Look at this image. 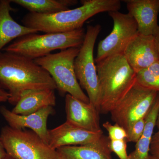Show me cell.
<instances>
[{"mask_svg": "<svg viewBox=\"0 0 159 159\" xmlns=\"http://www.w3.org/2000/svg\"><path fill=\"white\" fill-rule=\"evenodd\" d=\"M81 6L50 14L29 12L24 16L23 25L45 33L68 32L81 29L89 19L99 13L119 11L120 0H83Z\"/></svg>", "mask_w": 159, "mask_h": 159, "instance_id": "obj_2", "label": "cell"}, {"mask_svg": "<svg viewBox=\"0 0 159 159\" xmlns=\"http://www.w3.org/2000/svg\"><path fill=\"white\" fill-rule=\"evenodd\" d=\"M156 126L158 130L159 131V112L158 114L157 118L156 125Z\"/></svg>", "mask_w": 159, "mask_h": 159, "instance_id": "obj_28", "label": "cell"}, {"mask_svg": "<svg viewBox=\"0 0 159 159\" xmlns=\"http://www.w3.org/2000/svg\"><path fill=\"white\" fill-rule=\"evenodd\" d=\"M7 156L8 155L3 146L2 139L0 137V159H5Z\"/></svg>", "mask_w": 159, "mask_h": 159, "instance_id": "obj_26", "label": "cell"}, {"mask_svg": "<svg viewBox=\"0 0 159 159\" xmlns=\"http://www.w3.org/2000/svg\"><path fill=\"white\" fill-rule=\"evenodd\" d=\"M0 87L9 93L8 102L13 105L27 91L57 89L51 75L33 60L4 51L0 53Z\"/></svg>", "mask_w": 159, "mask_h": 159, "instance_id": "obj_1", "label": "cell"}, {"mask_svg": "<svg viewBox=\"0 0 159 159\" xmlns=\"http://www.w3.org/2000/svg\"><path fill=\"white\" fill-rule=\"evenodd\" d=\"M157 159L155 157H154L153 156H152L151 155L150 156V157H149V159Z\"/></svg>", "mask_w": 159, "mask_h": 159, "instance_id": "obj_29", "label": "cell"}, {"mask_svg": "<svg viewBox=\"0 0 159 159\" xmlns=\"http://www.w3.org/2000/svg\"><path fill=\"white\" fill-rule=\"evenodd\" d=\"M5 159H14L10 157H9L8 156H7V157H6V158H5Z\"/></svg>", "mask_w": 159, "mask_h": 159, "instance_id": "obj_30", "label": "cell"}, {"mask_svg": "<svg viewBox=\"0 0 159 159\" xmlns=\"http://www.w3.org/2000/svg\"><path fill=\"white\" fill-rule=\"evenodd\" d=\"M128 13L138 25V32L145 35H154L159 25V0H125Z\"/></svg>", "mask_w": 159, "mask_h": 159, "instance_id": "obj_14", "label": "cell"}, {"mask_svg": "<svg viewBox=\"0 0 159 159\" xmlns=\"http://www.w3.org/2000/svg\"><path fill=\"white\" fill-rule=\"evenodd\" d=\"M102 126L107 131L110 140H126L127 135L126 130L118 124L112 125L109 122H106Z\"/></svg>", "mask_w": 159, "mask_h": 159, "instance_id": "obj_21", "label": "cell"}, {"mask_svg": "<svg viewBox=\"0 0 159 159\" xmlns=\"http://www.w3.org/2000/svg\"><path fill=\"white\" fill-rule=\"evenodd\" d=\"M103 132H93L66 122L49 130L48 145L55 149L66 146L89 145L97 142Z\"/></svg>", "mask_w": 159, "mask_h": 159, "instance_id": "obj_12", "label": "cell"}, {"mask_svg": "<svg viewBox=\"0 0 159 159\" xmlns=\"http://www.w3.org/2000/svg\"><path fill=\"white\" fill-rule=\"evenodd\" d=\"M100 113H109L136 82V73L123 54L96 63Z\"/></svg>", "mask_w": 159, "mask_h": 159, "instance_id": "obj_3", "label": "cell"}, {"mask_svg": "<svg viewBox=\"0 0 159 159\" xmlns=\"http://www.w3.org/2000/svg\"><path fill=\"white\" fill-rule=\"evenodd\" d=\"M109 139L103 136L89 145L66 146L56 149L59 159H112Z\"/></svg>", "mask_w": 159, "mask_h": 159, "instance_id": "obj_15", "label": "cell"}, {"mask_svg": "<svg viewBox=\"0 0 159 159\" xmlns=\"http://www.w3.org/2000/svg\"><path fill=\"white\" fill-rule=\"evenodd\" d=\"M29 10V12L50 14L68 10L78 3L77 0H10Z\"/></svg>", "mask_w": 159, "mask_h": 159, "instance_id": "obj_19", "label": "cell"}, {"mask_svg": "<svg viewBox=\"0 0 159 159\" xmlns=\"http://www.w3.org/2000/svg\"><path fill=\"white\" fill-rule=\"evenodd\" d=\"M79 50L78 48H70L34 61L51 75L61 95L70 94L83 102L89 103V97L80 85L74 70V60Z\"/></svg>", "mask_w": 159, "mask_h": 159, "instance_id": "obj_5", "label": "cell"}, {"mask_svg": "<svg viewBox=\"0 0 159 159\" xmlns=\"http://www.w3.org/2000/svg\"><path fill=\"white\" fill-rule=\"evenodd\" d=\"M85 34L83 28L61 33H31L15 40L5 47L2 51L34 60L51 54L55 50L80 48L84 41Z\"/></svg>", "mask_w": 159, "mask_h": 159, "instance_id": "obj_4", "label": "cell"}, {"mask_svg": "<svg viewBox=\"0 0 159 159\" xmlns=\"http://www.w3.org/2000/svg\"><path fill=\"white\" fill-rule=\"evenodd\" d=\"M129 65L136 73L147 68L159 61V53L153 35L138 32L123 53Z\"/></svg>", "mask_w": 159, "mask_h": 159, "instance_id": "obj_10", "label": "cell"}, {"mask_svg": "<svg viewBox=\"0 0 159 159\" xmlns=\"http://www.w3.org/2000/svg\"><path fill=\"white\" fill-rule=\"evenodd\" d=\"M159 112V93L153 105L145 118V127L142 137L136 143L134 150L129 155L128 159H149L151 144Z\"/></svg>", "mask_w": 159, "mask_h": 159, "instance_id": "obj_18", "label": "cell"}, {"mask_svg": "<svg viewBox=\"0 0 159 159\" xmlns=\"http://www.w3.org/2000/svg\"><path fill=\"white\" fill-rule=\"evenodd\" d=\"M153 36H154L156 43L157 48L159 53V26L158 27L157 29L155 32Z\"/></svg>", "mask_w": 159, "mask_h": 159, "instance_id": "obj_27", "label": "cell"}, {"mask_svg": "<svg viewBox=\"0 0 159 159\" xmlns=\"http://www.w3.org/2000/svg\"><path fill=\"white\" fill-rule=\"evenodd\" d=\"M10 0L0 1V53L9 43L27 34L38 33L34 29L20 25L11 17L13 11Z\"/></svg>", "mask_w": 159, "mask_h": 159, "instance_id": "obj_16", "label": "cell"}, {"mask_svg": "<svg viewBox=\"0 0 159 159\" xmlns=\"http://www.w3.org/2000/svg\"><path fill=\"white\" fill-rule=\"evenodd\" d=\"M108 13L113 22V28L110 34L98 44L96 63L111 56L123 54L130 41L138 33L136 22L129 13L119 11Z\"/></svg>", "mask_w": 159, "mask_h": 159, "instance_id": "obj_9", "label": "cell"}, {"mask_svg": "<svg viewBox=\"0 0 159 159\" xmlns=\"http://www.w3.org/2000/svg\"><path fill=\"white\" fill-rule=\"evenodd\" d=\"M55 90L51 89L32 90L23 94L11 110L17 115H29L48 107L56 105Z\"/></svg>", "mask_w": 159, "mask_h": 159, "instance_id": "obj_17", "label": "cell"}, {"mask_svg": "<svg viewBox=\"0 0 159 159\" xmlns=\"http://www.w3.org/2000/svg\"><path fill=\"white\" fill-rule=\"evenodd\" d=\"M101 30L99 24L87 27L84 41L74 62L75 74L80 85L86 92L90 102L99 111V83L94 49Z\"/></svg>", "mask_w": 159, "mask_h": 159, "instance_id": "obj_7", "label": "cell"}, {"mask_svg": "<svg viewBox=\"0 0 159 159\" xmlns=\"http://www.w3.org/2000/svg\"><path fill=\"white\" fill-rule=\"evenodd\" d=\"M126 140H110L109 146L111 152H114L119 159H128Z\"/></svg>", "mask_w": 159, "mask_h": 159, "instance_id": "obj_23", "label": "cell"}, {"mask_svg": "<svg viewBox=\"0 0 159 159\" xmlns=\"http://www.w3.org/2000/svg\"><path fill=\"white\" fill-rule=\"evenodd\" d=\"M150 154L159 159V131L154 134L151 144Z\"/></svg>", "mask_w": 159, "mask_h": 159, "instance_id": "obj_24", "label": "cell"}, {"mask_svg": "<svg viewBox=\"0 0 159 159\" xmlns=\"http://www.w3.org/2000/svg\"><path fill=\"white\" fill-rule=\"evenodd\" d=\"M0 113L11 128L17 129L29 128L48 145L47 122L49 116L55 113L53 107H48L36 112L23 116L15 114L5 107L2 106Z\"/></svg>", "mask_w": 159, "mask_h": 159, "instance_id": "obj_11", "label": "cell"}, {"mask_svg": "<svg viewBox=\"0 0 159 159\" xmlns=\"http://www.w3.org/2000/svg\"><path fill=\"white\" fill-rule=\"evenodd\" d=\"M8 156L14 159H59L51 148L31 130L17 129L6 126L0 135Z\"/></svg>", "mask_w": 159, "mask_h": 159, "instance_id": "obj_6", "label": "cell"}, {"mask_svg": "<svg viewBox=\"0 0 159 159\" xmlns=\"http://www.w3.org/2000/svg\"><path fill=\"white\" fill-rule=\"evenodd\" d=\"M65 103L66 122L90 131H102L100 113L90 102H83L70 94H66Z\"/></svg>", "mask_w": 159, "mask_h": 159, "instance_id": "obj_13", "label": "cell"}, {"mask_svg": "<svg viewBox=\"0 0 159 159\" xmlns=\"http://www.w3.org/2000/svg\"><path fill=\"white\" fill-rule=\"evenodd\" d=\"M145 118H144L137 121L132 125L126 131L127 142L136 143L142 137L145 129Z\"/></svg>", "mask_w": 159, "mask_h": 159, "instance_id": "obj_22", "label": "cell"}, {"mask_svg": "<svg viewBox=\"0 0 159 159\" xmlns=\"http://www.w3.org/2000/svg\"><path fill=\"white\" fill-rule=\"evenodd\" d=\"M158 93L136 82L110 113L112 120L127 131L134 123L146 117Z\"/></svg>", "mask_w": 159, "mask_h": 159, "instance_id": "obj_8", "label": "cell"}, {"mask_svg": "<svg viewBox=\"0 0 159 159\" xmlns=\"http://www.w3.org/2000/svg\"><path fill=\"white\" fill-rule=\"evenodd\" d=\"M9 98V93L0 87V103L8 101Z\"/></svg>", "mask_w": 159, "mask_h": 159, "instance_id": "obj_25", "label": "cell"}, {"mask_svg": "<svg viewBox=\"0 0 159 159\" xmlns=\"http://www.w3.org/2000/svg\"><path fill=\"white\" fill-rule=\"evenodd\" d=\"M136 83L159 93V61L137 73Z\"/></svg>", "mask_w": 159, "mask_h": 159, "instance_id": "obj_20", "label": "cell"}]
</instances>
